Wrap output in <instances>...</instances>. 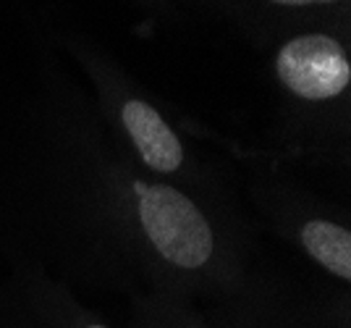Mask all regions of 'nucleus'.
Listing matches in <instances>:
<instances>
[{
    "instance_id": "obj_5",
    "label": "nucleus",
    "mask_w": 351,
    "mask_h": 328,
    "mask_svg": "<svg viewBox=\"0 0 351 328\" xmlns=\"http://www.w3.org/2000/svg\"><path fill=\"white\" fill-rule=\"evenodd\" d=\"M280 5H312V3H330V0H273Z\"/></svg>"
},
{
    "instance_id": "obj_1",
    "label": "nucleus",
    "mask_w": 351,
    "mask_h": 328,
    "mask_svg": "<svg viewBox=\"0 0 351 328\" xmlns=\"http://www.w3.org/2000/svg\"><path fill=\"white\" fill-rule=\"evenodd\" d=\"M139 218L158 253L181 268H199L213 255V231L189 197L173 187H147Z\"/></svg>"
},
{
    "instance_id": "obj_6",
    "label": "nucleus",
    "mask_w": 351,
    "mask_h": 328,
    "mask_svg": "<svg viewBox=\"0 0 351 328\" xmlns=\"http://www.w3.org/2000/svg\"><path fill=\"white\" fill-rule=\"evenodd\" d=\"M89 328H105V326H89Z\"/></svg>"
},
{
    "instance_id": "obj_3",
    "label": "nucleus",
    "mask_w": 351,
    "mask_h": 328,
    "mask_svg": "<svg viewBox=\"0 0 351 328\" xmlns=\"http://www.w3.org/2000/svg\"><path fill=\"white\" fill-rule=\"evenodd\" d=\"M123 124L132 134L134 145L145 163L160 174L176 171L184 161V150L176 134L168 129V124L160 119V113L152 105L142 100H132L123 105Z\"/></svg>"
},
{
    "instance_id": "obj_2",
    "label": "nucleus",
    "mask_w": 351,
    "mask_h": 328,
    "mask_svg": "<svg viewBox=\"0 0 351 328\" xmlns=\"http://www.w3.org/2000/svg\"><path fill=\"white\" fill-rule=\"evenodd\" d=\"M280 82L304 100H328L346 90L351 79L343 47L328 34L293 37L280 47L276 60Z\"/></svg>"
},
{
    "instance_id": "obj_4",
    "label": "nucleus",
    "mask_w": 351,
    "mask_h": 328,
    "mask_svg": "<svg viewBox=\"0 0 351 328\" xmlns=\"http://www.w3.org/2000/svg\"><path fill=\"white\" fill-rule=\"evenodd\" d=\"M302 244L330 273L351 279V234L328 221H312L302 231Z\"/></svg>"
}]
</instances>
